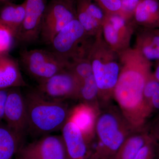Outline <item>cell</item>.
Returning <instances> with one entry per match:
<instances>
[{
    "instance_id": "obj_1",
    "label": "cell",
    "mask_w": 159,
    "mask_h": 159,
    "mask_svg": "<svg viewBox=\"0 0 159 159\" xmlns=\"http://www.w3.org/2000/svg\"><path fill=\"white\" fill-rule=\"evenodd\" d=\"M119 55L121 70L114 99L132 130H143L151 116L143 97L145 84L152 74L151 62L135 49L130 48Z\"/></svg>"
},
{
    "instance_id": "obj_2",
    "label": "cell",
    "mask_w": 159,
    "mask_h": 159,
    "mask_svg": "<svg viewBox=\"0 0 159 159\" xmlns=\"http://www.w3.org/2000/svg\"><path fill=\"white\" fill-rule=\"evenodd\" d=\"M93 75L99 91L100 108L111 102L121 70L119 54L110 48L99 34L89 51Z\"/></svg>"
},
{
    "instance_id": "obj_3",
    "label": "cell",
    "mask_w": 159,
    "mask_h": 159,
    "mask_svg": "<svg viewBox=\"0 0 159 159\" xmlns=\"http://www.w3.org/2000/svg\"><path fill=\"white\" fill-rule=\"evenodd\" d=\"M134 131L118 106L109 103L100 108L96 126L99 159H110Z\"/></svg>"
},
{
    "instance_id": "obj_4",
    "label": "cell",
    "mask_w": 159,
    "mask_h": 159,
    "mask_svg": "<svg viewBox=\"0 0 159 159\" xmlns=\"http://www.w3.org/2000/svg\"><path fill=\"white\" fill-rule=\"evenodd\" d=\"M25 98L29 129L46 135L61 129L70 113L66 103L48 99L36 89L29 91Z\"/></svg>"
},
{
    "instance_id": "obj_5",
    "label": "cell",
    "mask_w": 159,
    "mask_h": 159,
    "mask_svg": "<svg viewBox=\"0 0 159 159\" xmlns=\"http://www.w3.org/2000/svg\"><path fill=\"white\" fill-rule=\"evenodd\" d=\"M96 37L87 34L77 19L69 23L53 39L51 51L67 65L78 58L88 57Z\"/></svg>"
},
{
    "instance_id": "obj_6",
    "label": "cell",
    "mask_w": 159,
    "mask_h": 159,
    "mask_svg": "<svg viewBox=\"0 0 159 159\" xmlns=\"http://www.w3.org/2000/svg\"><path fill=\"white\" fill-rule=\"evenodd\" d=\"M20 60L23 68L38 83L66 69L67 65L51 51L22 50Z\"/></svg>"
},
{
    "instance_id": "obj_7",
    "label": "cell",
    "mask_w": 159,
    "mask_h": 159,
    "mask_svg": "<svg viewBox=\"0 0 159 159\" xmlns=\"http://www.w3.org/2000/svg\"><path fill=\"white\" fill-rule=\"evenodd\" d=\"M76 19L74 0H52L44 13L40 38L50 45L56 34Z\"/></svg>"
},
{
    "instance_id": "obj_8",
    "label": "cell",
    "mask_w": 159,
    "mask_h": 159,
    "mask_svg": "<svg viewBox=\"0 0 159 159\" xmlns=\"http://www.w3.org/2000/svg\"><path fill=\"white\" fill-rule=\"evenodd\" d=\"M80 81L70 70L66 69L38 83L36 90L51 100L63 101L77 100Z\"/></svg>"
},
{
    "instance_id": "obj_9",
    "label": "cell",
    "mask_w": 159,
    "mask_h": 159,
    "mask_svg": "<svg viewBox=\"0 0 159 159\" xmlns=\"http://www.w3.org/2000/svg\"><path fill=\"white\" fill-rule=\"evenodd\" d=\"M134 28L130 21L119 14L106 15L101 30L102 39L118 54L130 48Z\"/></svg>"
},
{
    "instance_id": "obj_10",
    "label": "cell",
    "mask_w": 159,
    "mask_h": 159,
    "mask_svg": "<svg viewBox=\"0 0 159 159\" xmlns=\"http://www.w3.org/2000/svg\"><path fill=\"white\" fill-rule=\"evenodd\" d=\"M16 159H68L61 136L48 135L22 145Z\"/></svg>"
},
{
    "instance_id": "obj_11",
    "label": "cell",
    "mask_w": 159,
    "mask_h": 159,
    "mask_svg": "<svg viewBox=\"0 0 159 159\" xmlns=\"http://www.w3.org/2000/svg\"><path fill=\"white\" fill-rule=\"evenodd\" d=\"M3 120L7 126L23 141L29 126L25 100L20 88L9 89Z\"/></svg>"
},
{
    "instance_id": "obj_12",
    "label": "cell",
    "mask_w": 159,
    "mask_h": 159,
    "mask_svg": "<svg viewBox=\"0 0 159 159\" xmlns=\"http://www.w3.org/2000/svg\"><path fill=\"white\" fill-rule=\"evenodd\" d=\"M46 8L44 0H26L25 16L16 39L23 44H28L39 38Z\"/></svg>"
},
{
    "instance_id": "obj_13",
    "label": "cell",
    "mask_w": 159,
    "mask_h": 159,
    "mask_svg": "<svg viewBox=\"0 0 159 159\" xmlns=\"http://www.w3.org/2000/svg\"><path fill=\"white\" fill-rule=\"evenodd\" d=\"M61 130L68 159H87L94 153L93 145L70 120L67 119Z\"/></svg>"
},
{
    "instance_id": "obj_14",
    "label": "cell",
    "mask_w": 159,
    "mask_h": 159,
    "mask_svg": "<svg viewBox=\"0 0 159 159\" xmlns=\"http://www.w3.org/2000/svg\"><path fill=\"white\" fill-rule=\"evenodd\" d=\"M99 111L91 106L80 102L70 109L68 118L80 129L92 145L96 139V123Z\"/></svg>"
},
{
    "instance_id": "obj_15",
    "label": "cell",
    "mask_w": 159,
    "mask_h": 159,
    "mask_svg": "<svg viewBox=\"0 0 159 159\" xmlns=\"http://www.w3.org/2000/svg\"><path fill=\"white\" fill-rule=\"evenodd\" d=\"M130 22L135 29H159V0H141Z\"/></svg>"
},
{
    "instance_id": "obj_16",
    "label": "cell",
    "mask_w": 159,
    "mask_h": 159,
    "mask_svg": "<svg viewBox=\"0 0 159 159\" xmlns=\"http://www.w3.org/2000/svg\"><path fill=\"white\" fill-rule=\"evenodd\" d=\"M27 86L17 61L8 54H0V89Z\"/></svg>"
},
{
    "instance_id": "obj_17",
    "label": "cell",
    "mask_w": 159,
    "mask_h": 159,
    "mask_svg": "<svg viewBox=\"0 0 159 159\" xmlns=\"http://www.w3.org/2000/svg\"><path fill=\"white\" fill-rule=\"evenodd\" d=\"M135 49L145 59L159 61V29H137Z\"/></svg>"
},
{
    "instance_id": "obj_18",
    "label": "cell",
    "mask_w": 159,
    "mask_h": 159,
    "mask_svg": "<svg viewBox=\"0 0 159 159\" xmlns=\"http://www.w3.org/2000/svg\"><path fill=\"white\" fill-rule=\"evenodd\" d=\"M152 139L146 128L129 135L110 159H134L141 148Z\"/></svg>"
},
{
    "instance_id": "obj_19",
    "label": "cell",
    "mask_w": 159,
    "mask_h": 159,
    "mask_svg": "<svg viewBox=\"0 0 159 159\" xmlns=\"http://www.w3.org/2000/svg\"><path fill=\"white\" fill-rule=\"evenodd\" d=\"M22 142L6 123L0 122V159H12Z\"/></svg>"
},
{
    "instance_id": "obj_20",
    "label": "cell",
    "mask_w": 159,
    "mask_h": 159,
    "mask_svg": "<svg viewBox=\"0 0 159 159\" xmlns=\"http://www.w3.org/2000/svg\"><path fill=\"white\" fill-rule=\"evenodd\" d=\"M26 13V2L21 5L8 4L0 12V22L12 30L16 35Z\"/></svg>"
},
{
    "instance_id": "obj_21",
    "label": "cell",
    "mask_w": 159,
    "mask_h": 159,
    "mask_svg": "<svg viewBox=\"0 0 159 159\" xmlns=\"http://www.w3.org/2000/svg\"><path fill=\"white\" fill-rule=\"evenodd\" d=\"M77 100L100 111L99 91L93 75L80 81Z\"/></svg>"
},
{
    "instance_id": "obj_22",
    "label": "cell",
    "mask_w": 159,
    "mask_h": 159,
    "mask_svg": "<svg viewBox=\"0 0 159 159\" xmlns=\"http://www.w3.org/2000/svg\"><path fill=\"white\" fill-rule=\"evenodd\" d=\"M143 97L151 116L159 113V82L153 77L152 72L145 84Z\"/></svg>"
},
{
    "instance_id": "obj_23",
    "label": "cell",
    "mask_w": 159,
    "mask_h": 159,
    "mask_svg": "<svg viewBox=\"0 0 159 159\" xmlns=\"http://www.w3.org/2000/svg\"><path fill=\"white\" fill-rule=\"evenodd\" d=\"M66 69L70 70L80 81L93 75L92 65L88 57L69 62Z\"/></svg>"
},
{
    "instance_id": "obj_24",
    "label": "cell",
    "mask_w": 159,
    "mask_h": 159,
    "mask_svg": "<svg viewBox=\"0 0 159 159\" xmlns=\"http://www.w3.org/2000/svg\"><path fill=\"white\" fill-rule=\"evenodd\" d=\"M15 39L16 34L14 31L0 22V54H8Z\"/></svg>"
},
{
    "instance_id": "obj_25",
    "label": "cell",
    "mask_w": 159,
    "mask_h": 159,
    "mask_svg": "<svg viewBox=\"0 0 159 159\" xmlns=\"http://www.w3.org/2000/svg\"><path fill=\"white\" fill-rule=\"evenodd\" d=\"M157 148V143L152 138L140 149L134 159H156Z\"/></svg>"
},
{
    "instance_id": "obj_26",
    "label": "cell",
    "mask_w": 159,
    "mask_h": 159,
    "mask_svg": "<svg viewBox=\"0 0 159 159\" xmlns=\"http://www.w3.org/2000/svg\"><path fill=\"white\" fill-rule=\"evenodd\" d=\"M103 10L106 15H121L122 4L121 0H93ZM122 16V15H121Z\"/></svg>"
},
{
    "instance_id": "obj_27",
    "label": "cell",
    "mask_w": 159,
    "mask_h": 159,
    "mask_svg": "<svg viewBox=\"0 0 159 159\" xmlns=\"http://www.w3.org/2000/svg\"><path fill=\"white\" fill-rule=\"evenodd\" d=\"M141 0H121L122 4L121 15L130 21L134 11Z\"/></svg>"
},
{
    "instance_id": "obj_28",
    "label": "cell",
    "mask_w": 159,
    "mask_h": 159,
    "mask_svg": "<svg viewBox=\"0 0 159 159\" xmlns=\"http://www.w3.org/2000/svg\"><path fill=\"white\" fill-rule=\"evenodd\" d=\"M147 128L149 134L157 143L159 147V114L155 118Z\"/></svg>"
},
{
    "instance_id": "obj_29",
    "label": "cell",
    "mask_w": 159,
    "mask_h": 159,
    "mask_svg": "<svg viewBox=\"0 0 159 159\" xmlns=\"http://www.w3.org/2000/svg\"><path fill=\"white\" fill-rule=\"evenodd\" d=\"M9 89H0V122L4 119V112Z\"/></svg>"
},
{
    "instance_id": "obj_30",
    "label": "cell",
    "mask_w": 159,
    "mask_h": 159,
    "mask_svg": "<svg viewBox=\"0 0 159 159\" xmlns=\"http://www.w3.org/2000/svg\"><path fill=\"white\" fill-rule=\"evenodd\" d=\"M157 61V64L156 66L154 71L152 72V75L155 79L159 82V61Z\"/></svg>"
},
{
    "instance_id": "obj_31",
    "label": "cell",
    "mask_w": 159,
    "mask_h": 159,
    "mask_svg": "<svg viewBox=\"0 0 159 159\" xmlns=\"http://www.w3.org/2000/svg\"><path fill=\"white\" fill-rule=\"evenodd\" d=\"M87 159H99V158H98L97 154L95 153V152H94V153L91 156V157Z\"/></svg>"
},
{
    "instance_id": "obj_32",
    "label": "cell",
    "mask_w": 159,
    "mask_h": 159,
    "mask_svg": "<svg viewBox=\"0 0 159 159\" xmlns=\"http://www.w3.org/2000/svg\"><path fill=\"white\" fill-rule=\"evenodd\" d=\"M156 158L157 159H159V147L158 145L157 151Z\"/></svg>"
},
{
    "instance_id": "obj_33",
    "label": "cell",
    "mask_w": 159,
    "mask_h": 159,
    "mask_svg": "<svg viewBox=\"0 0 159 159\" xmlns=\"http://www.w3.org/2000/svg\"><path fill=\"white\" fill-rule=\"evenodd\" d=\"M9 1L10 0H0V2H6Z\"/></svg>"
},
{
    "instance_id": "obj_34",
    "label": "cell",
    "mask_w": 159,
    "mask_h": 159,
    "mask_svg": "<svg viewBox=\"0 0 159 159\" xmlns=\"http://www.w3.org/2000/svg\"><path fill=\"white\" fill-rule=\"evenodd\" d=\"M156 159H157V158H156Z\"/></svg>"
},
{
    "instance_id": "obj_35",
    "label": "cell",
    "mask_w": 159,
    "mask_h": 159,
    "mask_svg": "<svg viewBox=\"0 0 159 159\" xmlns=\"http://www.w3.org/2000/svg\"></svg>"
}]
</instances>
